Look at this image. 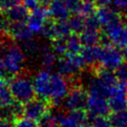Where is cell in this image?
<instances>
[{
    "mask_svg": "<svg viewBox=\"0 0 127 127\" xmlns=\"http://www.w3.org/2000/svg\"><path fill=\"white\" fill-rule=\"evenodd\" d=\"M8 81L13 97L16 101L25 104L36 97L37 93L34 86V80L30 79L26 74L20 72L15 74Z\"/></svg>",
    "mask_w": 127,
    "mask_h": 127,
    "instance_id": "1",
    "label": "cell"
},
{
    "mask_svg": "<svg viewBox=\"0 0 127 127\" xmlns=\"http://www.w3.org/2000/svg\"><path fill=\"white\" fill-rule=\"evenodd\" d=\"M4 52H5V55L3 59H4V63H5L8 73L10 74L20 73L25 62L24 50L19 46L11 43Z\"/></svg>",
    "mask_w": 127,
    "mask_h": 127,
    "instance_id": "2",
    "label": "cell"
},
{
    "mask_svg": "<svg viewBox=\"0 0 127 127\" xmlns=\"http://www.w3.org/2000/svg\"><path fill=\"white\" fill-rule=\"evenodd\" d=\"M85 65L86 64L81 54H77L61 57L57 64V68L60 74L65 77H74L76 72L81 70Z\"/></svg>",
    "mask_w": 127,
    "mask_h": 127,
    "instance_id": "3",
    "label": "cell"
},
{
    "mask_svg": "<svg viewBox=\"0 0 127 127\" xmlns=\"http://www.w3.org/2000/svg\"><path fill=\"white\" fill-rule=\"evenodd\" d=\"M88 102V91L78 82L71 85L64 98V107L67 110L86 109Z\"/></svg>",
    "mask_w": 127,
    "mask_h": 127,
    "instance_id": "4",
    "label": "cell"
},
{
    "mask_svg": "<svg viewBox=\"0 0 127 127\" xmlns=\"http://www.w3.org/2000/svg\"><path fill=\"white\" fill-rule=\"evenodd\" d=\"M101 55L99 60V64L107 69L115 70L124 61L123 53L120 52L118 47L114 46L113 44H105L101 45Z\"/></svg>",
    "mask_w": 127,
    "mask_h": 127,
    "instance_id": "5",
    "label": "cell"
},
{
    "mask_svg": "<svg viewBox=\"0 0 127 127\" xmlns=\"http://www.w3.org/2000/svg\"><path fill=\"white\" fill-rule=\"evenodd\" d=\"M52 106L47 99L36 96L24 104V116L36 122L43 115L49 112Z\"/></svg>",
    "mask_w": 127,
    "mask_h": 127,
    "instance_id": "6",
    "label": "cell"
},
{
    "mask_svg": "<svg viewBox=\"0 0 127 127\" xmlns=\"http://www.w3.org/2000/svg\"><path fill=\"white\" fill-rule=\"evenodd\" d=\"M4 32L12 39L22 43L32 40L34 36V32L30 29L28 24H25V22H9L7 20Z\"/></svg>",
    "mask_w": 127,
    "mask_h": 127,
    "instance_id": "7",
    "label": "cell"
},
{
    "mask_svg": "<svg viewBox=\"0 0 127 127\" xmlns=\"http://www.w3.org/2000/svg\"><path fill=\"white\" fill-rule=\"evenodd\" d=\"M122 23H114L104 28V35L111 44L118 48H124L127 45V29Z\"/></svg>",
    "mask_w": 127,
    "mask_h": 127,
    "instance_id": "8",
    "label": "cell"
},
{
    "mask_svg": "<svg viewBox=\"0 0 127 127\" xmlns=\"http://www.w3.org/2000/svg\"><path fill=\"white\" fill-rule=\"evenodd\" d=\"M51 80H52V73L50 72L49 69L40 70L36 74L34 78V86L36 93L38 94L39 97L45 98L47 100L49 99Z\"/></svg>",
    "mask_w": 127,
    "mask_h": 127,
    "instance_id": "9",
    "label": "cell"
},
{
    "mask_svg": "<svg viewBox=\"0 0 127 127\" xmlns=\"http://www.w3.org/2000/svg\"><path fill=\"white\" fill-rule=\"evenodd\" d=\"M48 9L44 7H38L35 10H32L29 14L27 24L34 33H41L46 22L48 21Z\"/></svg>",
    "mask_w": 127,
    "mask_h": 127,
    "instance_id": "10",
    "label": "cell"
},
{
    "mask_svg": "<svg viewBox=\"0 0 127 127\" xmlns=\"http://www.w3.org/2000/svg\"><path fill=\"white\" fill-rule=\"evenodd\" d=\"M48 14L52 20L62 21L69 18V9L67 8L64 0H52L48 4Z\"/></svg>",
    "mask_w": 127,
    "mask_h": 127,
    "instance_id": "11",
    "label": "cell"
},
{
    "mask_svg": "<svg viewBox=\"0 0 127 127\" xmlns=\"http://www.w3.org/2000/svg\"><path fill=\"white\" fill-rule=\"evenodd\" d=\"M95 15L100 23V26H103L104 28L118 22H122L123 18L121 15L115 11L114 9L109 8L108 6H101L95 11Z\"/></svg>",
    "mask_w": 127,
    "mask_h": 127,
    "instance_id": "12",
    "label": "cell"
},
{
    "mask_svg": "<svg viewBox=\"0 0 127 127\" xmlns=\"http://www.w3.org/2000/svg\"><path fill=\"white\" fill-rule=\"evenodd\" d=\"M101 50L102 46H90V47H85L81 51V56L86 64V65H89L90 69L93 70L96 67H98L99 64V60H100V55H101Z\"/></svg>",
    "mask_w": 127,
    "mask_h": 127,
    "instance_id": "13",
    "label": "cell"
},
{
    "mask_svg": "<svg viewBox=\"0 0 127 127\" xmlns=\"http://www.w3.org/2000/svg\"><path fill=\"white\" fill-rule=\"evenodd\" d=\"M103 34L100 32L98 28H90L85 27L84 30L79 34L80 41L84 47L95 46L101 43Z\"/></svg>",
    "mask_w": 127,
    "mask_h": 127,
    "instance_id": "14",
    "label": "cell"
},
{
    "mask_svg": "<svg viewBox=\"0 0 127 127\" xmlns=\"http://www.w3.org/2000/svg\"><path fill=\"white\" fill-rule=\"evenodd\" d=\"M5 13L6 19L9 22H26L29 16V9L24 5L17 3Z\"/></svg>",
    "mask_w": 127,
    "mask_h": 127,
    "instance_id": "15",
    "label": "cell"
},
{
    "mask_svg": "<svg viewBox=\"0 0 127 127\" xmlns=\"http://www.w3.org/2000/svg\"><path fill=\"white\" fill-rule=\"evenodd\" d=\"M15 102L12 91L9 86V81L6 78L0 79V106L12 105Z\"/></svg>",
    "mask_w": 127,
    "mask_h": 127,
    "instance_id": "16",
    "label": "cell"
},
{
    "mask_svg": "<svg viewBox=\"0 0 127 127\" xmlns=\"http://www.w3.org/2000/svg\"><path fill=\"white\" fill-rule=\"evenodd\" d=\"M40 54H41V59H42V64L44 65V67L49 70L51 68H53L56 64V61H57L56 56L57 55L53 51L52 47L43 46L41 48Z\"/></svg>",
    "mask_w": 127,
    "mask_h": 127,
    "instance_id": "17",
    "label": "cell"
},
{
    "mask_svg": "<svg viewBox=\"0 0 127 127\" xmlns=\"http://www.w3.org/2000/svg\"><path fill=\"white\" fill-rule=\"evenodd\" d=\"M66 45H67V54H66V56L80 54L81 51L83 50L82 49L83 45L80 41V38L76 34H71L66 38Z\"/></svg>",
    "mask_w": 127,
    "mask_h": 127,
    "instance_id": "18",
    "label": "cell"
},
{
    "mask_svg": "<svg viewBox=\"0 0 127 127\" xmlns=\"http://www.w3.org/2000/svg\"><path fill=\"white\" fill-rule=\"evenodd\" d=\"M85 17L80 14H73L68 18V24L72 34L79 35L85 28Z\"/></svg>",
    "mask_w": 127,
    "mask_h": 127,
    "instance_id": "19",
    "label": "cell"
},
{
    "mask_svg": "<svg viewBox=\"0 0 127 127\" xmlns=\"http://www.w3.org/2000/svg\"><path fill=\"white\" fill-rule=\"evenodd\" d=\"M58 113H52L51 110L36 121V127H58Z\"/></svg>",
    "mask_w": 127,
    "mask_h": 127,
    "instance_id": "20",
    "label": "cell"
},
{
    "mask_svg": "<svg viewBox=\"0 0 127 127\" xmlns=\"http://www.w3.org/2000/svg\"><path fill=\"white\" fill-rule=\"evenodd\" d=\"M108 118L112 124V127H127V109L111 112Z\"/></svg>",
    "mask_w": 127,
    "mask_h": 127,
    "instance_id": "21",
    "label": "cell"
},
{
    "mask_svg": "<svg viewBox=\"0 0 127 127\" xmlns=\"http://www.w3.org/2000/svg\"><path fill=\"white\" fill-rule=\"evenodd\" d=\"M52 49L56 55L60 57H64L67 54L66 38H57L52 40Z\"/></svg>",
    "mask_w": 127,
    "mask_h": 127,
    "instance_id": "22",
    "label": "cell"
},
{
    "mask_svg": "<svg viewBox=\"0 0 127 127\" xmlns=\"http://www.w3.org/2000/svg\"><path fill=\"white\" fill-rule=\"evenodd\" d=\"M116 77L119 82L127 83V63H122L115 70H114Z\"/></svg>",
    "mask_w": 127,
    "mask_h": 127,
    "instance_id": "23",
    "label": "cell"
},
{
    "mask_svg": "<svg viewBox=\"0 0 127 127\" xmlns=\"http://www.w3.org/2000/svg\"><path fill=\"white\" fill-rule=\"evenodd\" d=\"M23 50L28 54L34 55V54L39 53L41 51V48L39 47L38 43L32 39V40H29L23 43Z\"/></svg>",
    "mask_w": 127,
    "mask_h": 127,
    "instance_id": "24",
    "label": "cell"
},
{
    "mask_svg": "<svg viewBox=\"0 0 127 127\" xmlns=\"http://www.w3.org/2000/svg\"><path fill=\"white\" fill-rule=\"evenodd\" d=\"M13 127H36V122L32 119L22 116L14 120Z\"/></svg>",
    "mask_w": 127,
    "mask_h": 127,
    "instance_id": "25",
    "label": "cell"
},
{
    "mask_svg": "<svg viewBox=\"0 0 127 127\" xmlns=\"http://www.w3.org/2000/svg\"><path fill=\"white\" fill-rule=\"evenodd\" d=\"M91 122L93 127H112V124L107 116H95Z\"/></svg>",
    "mask_w": 127,
    "mask_h": 127,
    "instance_id": "26",
    "label": "cell"
},
{
    "mask_svg": "<svg viewBox=\"0 0 127 127\" xmlns=\"http://www.w3.org/2000/svg\"><path fill=\"white\" fill-rule=\"evenodd\" d=\"M67 8L73 14H79L82 5V0H64Z\"/></svg>",
    "mask_w": 127,
    "mask_h": 127,
    "instance_id": "27",
    "label": "cell"
},
{
    "mask_svg": "<svg viewBox=\"0 0 127 127\" xmlns=\"http://www.w3.org/2000/svg\"><path fill=\"white\" fill-rule=\"evenodd\" d=\"M19 0H0V11L6 12L8 9L17 4Z\"/></svg>",
    "mask_w": 127,
    "mask_h": 127,
    "instance_id": "28",
    "label": "cell"
},
{
    "mask_svg": "<svg viewBox=\"0 0 127 127\" xmlns=\"http://www.w3.org/2000/svg\"><path fill=\"white\" fill-rule=\"evenodd\" d=\"M23 4L30 10H35L36 8L40 7V0H23Z\"/></svg>",
    "mask_w": 127,
    "mask_h": 127,
    "instance_id": "29",
    "label": "cell"
},
{
    "mask_svg": "<svg viewBox=\"0 0 127 127\" xmlns=\"http://www.w3.org/2000/svg\"><path fill=\"white\" fill-rule=\"evenodd\" d=\"M7 73H8V71H7L5 63H4V59H3V57L0 56V79L6 78Z\"/></svg>",
    "mask_w": 127,
    "mask_h": 127,
    "instance_id": "30",
    "label": "cell"
},
{
    "mask_svg": "<svg viewBox=\"0 0 127 127\" xmlns=\"http://www.w3.org/2000/svg\"><path fill=\"white\" fill-rule=\"evenodd\" d=\"M114 5L119 10L127 11V0H113Z\"/></svg>",
    "mask_w": 127,
    "mask_h": 127,
    "instance_id": "31",
    "label": "cell"
},
{
    "mask_svg": "<svg viewBox=\"0 0 127 127\" xmlns=\"http://www.w3.org/2000/svg\"><path fill=\"white\" fill-rule=\"evenodd\" d=\"M95 1V4L99 7L101 6H108L109 4H111L113 2V0H94Z\"/></svg>",
    "mask_w": 127,
    "mask_h": 127,
    "instance_id": "32",
    "label": "cell"
},
{
    "mask_svg": "<svg viewBox=\"0 0 127 127\" xmlns=\"http://www.w3.org/2000/svg\"><path fill=\"white\" fill-rule=\"evenodd\" d=\"M7 24V19H4L1 15H0V33L4 31V28Z\"/></svg>",
    "mask_w": 127,
    "mask_h": 127,
    "instance_id": "33",
    "label": "cell"
},
{
    "mask_svg": "<svg viewBox=\"0 0 127 127\" xmlns=\"http://www.w3.org/2000/svg\"><path fill=\"white\" fill-rule=\"evenodd\" d=\"M0 127H13V122L0 120Z\"/></svg>",
    "mask_w": 127,
    "mask_h": 127,
    "instance_id": "34",
    "label": "cell"
},
{
    "mask_svg": "<svg viewBox=\"0 0 127 127\" xmlns=\"http://www.w3.org/2000/svg\"><path fill=\"white\" fill-rule=\"evenodd\" d=\"M122 53H123V57H124V61H125V62L127 63V45H126V46H125V47L123 48V52H122Z\"/></svg>",
    "mask_w": 127,
    "mask_h": 127,
    "instance_id": "35",
    "label": "cell"
},
{
    "mask_svg": "<svg viewBox=\"0 0 127 127\" xmlns=\"http://www.w3.org/2000/svg\"><path fill=\"white\" fill-rule=\"evenodd\" d=\"M123 18V25H124V27L127 29V13H126V15L124 16V17H122Z\"/></svg>",
    "mask_w": 127,
    "mask_h": 127,
    "instance_id": "36",
    "label": "cell"
},
{
    "mask_svg": "<svg viewBox=\"0 0 127 127\" xmlns=\"http://www.w3.org/2000/svg\"><path fill=\"white\" fill-rule=\"evenodd\" d=\"M79 127H93V125L92 124H82V125H80Z\"/></svg>",
    "mask_w": 127,
    "mask_h": 127,
    "instance_id": "37",
    "label": "cell"
},
{
    "mask_svg": "<svg viewBox=\"0 0 127 127\" xmlns=\"http://www.w3.org/2000/svg\"><path fill=\"white\" fill-rule=\"evenodd\" d=\"M40 1H41V2H43L44 4H47V5H48L52 0H40Z\"/></svg>",
    "mask_w": 127,
    "mask_h": 127,
    "instance_id": "38",
    "label": "cell"
}]
</instances>
